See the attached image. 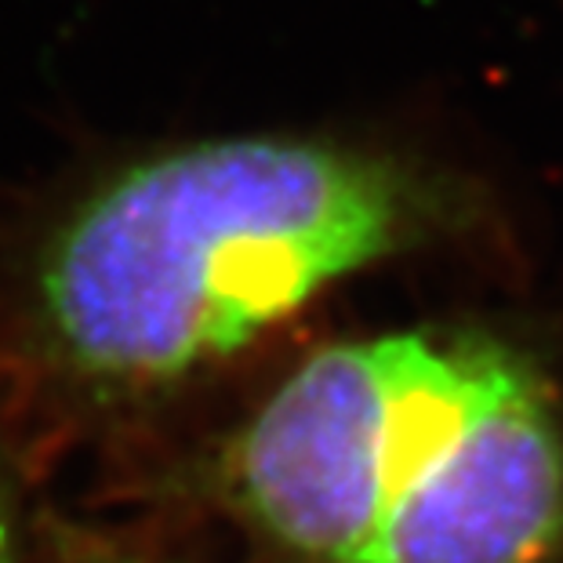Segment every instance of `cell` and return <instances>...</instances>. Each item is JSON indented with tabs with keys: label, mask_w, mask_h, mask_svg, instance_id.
<instances>
[{
	"label": "cell",
	"mask_w": 563,
	"mask_h": 563,
	"mask_svg": "<svg viewBox=\"0 0 563 563\" xmlns=\"http://www.w3.org/2000/svg\"><path fill=\"white\" fill-rule=\"evenodd\" d=\"M437 219V186L386 153L291 135L178 146L113 172L47 236L33 339L80 386H161Z\"/></svg>",
	"instance_id": "1"
},
{
	"label": "cell",
	"mask_w": 563,
	"mask_h": 563,
	"mask_svg": "<svg viewBox=\"0 0 563 563\" xmlns=\"http://www.w3.org/2000/svg\"><path fill=\"white\" fill-rule=\"evenodd\" d=\"M481 342L389 334L295 371L236 448V487L266 531L320 563H367L386 509L462 400Z\"/></svg>",
	"instance_id": "2"
},
{
	"label": "cell",
	"mask_w": 563,
	"mask_h": 563,
	"mask_svg": "<svg viewBox=\"0 0 563 563\" xmlns=\"http://www.w3.org/2000/svg\"><path fill=\"white\" fill-rule=\"evenodd\" d=\"M560 542V422L531 371L487 342L459 411L386 509L367 563H545Z\"/></svg>",
	"instance_id": "3"
},
{
	"label": "cell",
	"mask_w": 563,
	"mask_h": 563,
	"mask_svg": "<svg viewBox=\"0 0 563 563\" xmlns=\"http://www.w3.org/2000/svg\"><path fill=\"white\" fill-rule=\"evenodd\" d=\"M0 563H19L15 556V517H11V498L0 473Z\"/></svg>",
	"instance_id": "4"
},
{
	"label": "cell",
	"mask_w": 563,
	"mask_h": 563,
	"mask_svg": "<svg viewBox=\"0 0 563 563\" xmlns=\"http://www.w3.org/2000/svg\"><path fill=\"white\" fill-rule=\"evenodd\" d=\"M91 563H146V560H121V556H110V560H91Z\"/></svg>",
	"instance_id": "5"
}]
</instances>
